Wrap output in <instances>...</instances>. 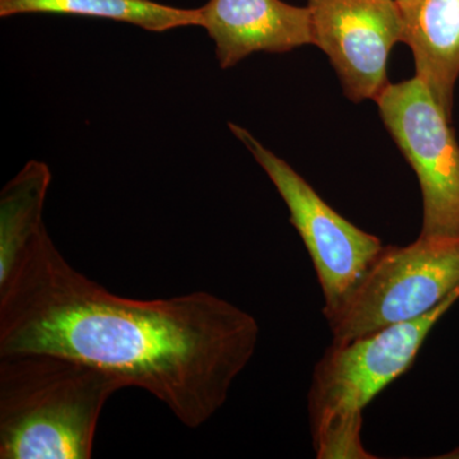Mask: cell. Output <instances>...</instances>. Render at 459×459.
I'll return each instance as SVG.
<instances>
[{
	"label": "cell",
	"mask_w": 459,
	"mask_h": 459,
	"mask_svg": "<svg viewBox=\"0 0 459 459\" xmlns=\"http://www.w3.org/2000/svg\"><path fill=\"white\" fill-rule=\"evenodd\" d=\"M459 289V240L388 246L343 303L325 316L334 343L424 316Z\"/></svg>",
	"instance_id": "4"
},
{
	"label": "cell",
	"mask_w": 459,
	"mask_h": 459,
	"mask_svg": "<svg viewBox=\"0 0 459 459\" xmlns=\"http://www.w3.org/2000/svg\"><path fill=\"white\" fill-rule=\"evenodd\" d=\"M376 102L385 128L418 175L419 238L459 240V143L451 117L416 75L389 83Z\"/></svg>",
	"instance_id": "5"
},
{
	"label": "cell",
	"mask_w": 459,
	"mask_h": 459,
	"mask_svg": "<svg viewBox=\"0 0 459 459\" xmlns=\"http://www.w3.org/2000/svg\"><path fill=\"white\" fill-rule=\"evenodd\" d=\"M230 129L268 175L290 212V222L303 238L318 276L327 316L344 299L382 252L379 238L347 221L285 160L263 146L237 124Z\"/></svg>",
	"instance_id": "6"
},
{
	"label": "cell",
	"mask_w": 459,
	"mask_h": 459,
	"mask_svg": "<svg viewBox=\"0 0 459 459\" xmlns=\"http://www.w3.org/2000/svg\"><path fill=\"white\" fill-rule=\"evenodd\" d=\"M199 9L222 69L259 51L283 54L313 45L307 7L282 0H210Z\"/></svg>",
	"instance_id": "8"
},
{
	"label": "cell",
	"mask_w": 459,
	"mask_h": 459,
	"mask_svg": "<svg viewBox=\"0 0 459 459\" xmlns=\"http://www.w3.org/2000/svg\"><path fill=\"white\" fill-rule=\"evenodd\" d=\"M51 174L48 165L30 161L0 195V283L4 282L42 220Z\"/></svg>",
	"instance_id": "11"
},
{
	"label": "cell",
	"mask_w": 459,
	"mask_h": 459,
	"mask_svg": "<svg viewBox=\"0 0 459 459\" xmlns=\"http://www.w3.org/2000/svg\"><path fill=\"white\" fill-rule=\"evenodd\" d=\"M313 45L325 51L353 102L376 100L389 84L392 49L403 42L397 0H307Z\"/></svg>",
	"instance_id": "7"
},
{
	"label": "cell",
	"mask_w": 459,
	"mask_h": 459,
	"mask_svg": "<svg viewBox=\"0 0 459 459\" xmlns=\"http://www.w3.org/2000/svg\"><path fill=\"white\" fill-rule=\"evenodd\" d=\"M18 14L104 18L151 32L202 27L201 9L171 7L153 0H0V17Z\"/></svg>",
	"instance_id": "10"
},
{
	"label": "cell",
	"mask_w": 459,
	"mask_h": 459,
	"mask_svg": "<svg viewBox=\"0 0 459 459\" xmlns=\"http://www.w3.org/2000/svg\"><path fill=\"white\" fill-rule=\"evenodd\" d=\"M416 77L452 119L459 77V0H397Z\"/></svg>",
	"instance_id": "9"
},
{
	"label": "cell",
	"mask_w": 459,
	"mask_h": 459,
	"mask_svg": "<svg viewBox=\"0 0 459 459\" xmlns=\"http://www.w3.org/2000/svg\"><path fill=\"white\" fill-rule=\"evenodd\" d=\"M458 299L459 289L419 318L332 342L314 368L307 395L316 457L373 458L361 444L362 412L410 369L431 329Z\"/></svg>",
	"instance_id": "3"
},
{
	"label": "cell",
	"mask_w": 459,
	"mask_h": 459,
	"mask_svg": "<svg viewBox=\"0 0 459 459\" xmlns=\"http://www.w3.org/2000/svg\"><path fill=\"white\" fill-rule=\"evenodd\" d=\"M122 380L51 353L0 356V458L90 459Z\"/></svg>",
	"instance_id": "2"
},
{
	"label": "cell",
	"mask_w": 459,
	"mask_h": 459,
	"mask_svg": "<svg viewBox=\"0 0 459 459\" xmlns=\"http://www.w3.org/2000/svg\"><path fill=\"white\" fill-rule=\"evenodd\" d=\"M252 314L207 291L113 294L75 270L44 226L0 283V356L51 353L92 365L198 429L222 409L259 340Z\"/></svg>",
	"instance_id": "1"
}]
</instances>
